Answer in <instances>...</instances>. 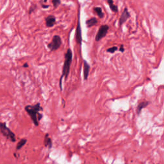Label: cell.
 Instances as JSON below:
<instances>
[{
  "label": "cell",
  "mask_w": 164,
  "mask_h": 164,
  "mask_svg": "<svg viewBox=\"0 0 164 164\" xmlns=\"http://www.w3.org/2000/svg\"><path fill=\"white\" fill-rule=\"evenodd\" d=\"M24 109L29 115V116L30 117L33 124L38 126L40 121L43 117L42 114L40 113V111L43 110L42 107L40 106V104L37 103L34 105H27L25 106Z\"/></svg>",
  "instance_id": "cell-1"
},
{
  "label": "cell",
  "mask_w": 164,
  "mask_h": 164,
  "mask_svg": "<svg viewBox=\"0 0 164 164\" xmlns=\"http://www.w3.org/2000/svg\"><path fill=\"white\" fill-rule=\"evenodd\" d=\"M73 51L72 50L69 48L67 50L66 53L65 54L64 56V65H63V68H62V76L60 78V87L61 90H62V80L63 78L65 77V79L67 80L69 76V74L70 73V65H71L72 64V61H73Z\"/></svg>",
  "instance_id": "cell-2"
},
{
  "label": "cell",
  "mask_w": 164,
  "mask_h": 164,
  "mask_svg": "<svg viewBox=\"0 0 164 164\" xmlns=\"http://www.w3.org/2000/svg\"><path fill=\"white\" fill-rule=\"evenodd\" d=\"M0 132L3 136L12 142H15L16 141L14 133L6 126L5 122H0Z\"/></svg>",
  "instance_id": "cell-3"
},
{
  "label": "cell",
  "mask_w": 164,
  "mask_h": 164,
  "mask_svg": "<svg viewBox=\"0 0 164 164\" xmlns=\"http://www.w3.org/2000/svg\"><path fill=\"white\" fill-rule=\"evenodd\" d=\"M62 41L60 36L58 35H55L53 36L51 42L48 44L47 47L49 48L51 51H55L58 50L62 46Z\"/></svg>",
  "instance_id": "cell-4"
},
{
  "label": "cell",
  "mask_w": 164,
  "mask_h": 164,
  "mask_svg": "<svg viewBox=\"0 0 164 164\" xmlns=\"http://www.w3.org/2000/svg\"><path fill=\"white\" fill-rule=\"evenodd\" d=\"M78 23H77V27L76 29V34H75V38L76 41L78 45L80 46H81L82 43V32H81V23H80V9L78 11Z\"/></svg>",
  "instance_id": "cell-5"
},
{
  "label": "cell",
  "mask_w": 164,
  "mask_h": 164,
  "mask_svg": "<svg viewBox=\"0 0 164 164\" xmlns=\"http://www.w3.org/2000/svg\"><path fill=\"white\" fill-rule=\"evenodd\" d=\"M109 29V27L106 24L101 26L99 28L98 33H97V34L96 35V38H95L96 41L98 42V41L101 40L103 38H104V37L106 35Z\"/></svg>",
  "instance_id": "cell-6"
},
{
  "label": "cell",
  "mask_w": 164,
  "mask_h": 164,
  "mask_svg": "<svg viewBox=\"0 0 164 164\" xmlns=\"http://www.w3.org/2000/svg\"><path fill=\"white\" fill-rule=\"evenodd\" d=\"M129 17H130V14L128 12V10L127 8H125L124 10H123L120 19H119V26L122 25Z\"/></svg>",
  "instance_id": "cell-7"
},
{
  "label": "cell",
  "mask_w": 164,
  "mask_h": 164,
  "mask_svg": "<svg viewBox=\"0 0 164 164\" xmlns=\"http://www.w3.org/2000/svg\"><path fill=\"white\" fill-rule=\"evenodd\" d=\"M45 22L47 28L53 27L56 24V17L53 15H49L45 18Z\"/></svg>",
  "instance_id": "cell-8"
},
{
  "label": "cell",
  "mask_w": 164,
  "mask_h": 164,
  "mask_svg": "<svg viewBox=\"0 0 164 164\" xmlns=\"http://www.w3.org/2000/svg\"><path fill=\"white\" fill-rule=\"evenodd\" d=\"M90 65L88 64V63L83 60V78L84 80H87L88 75H89V71H90Z\"/></svg>",
  "instance_id": "cell-9"
},
{
  "label": "cell",
  "mask_w": 164,
  "mask_h": 164,
  "mask_svg": "<svg viewBox=\"0 0 164 164\" xmlns=\"http://www.w3.org/2000/svg\"><path fill=\"white\" fill-rule=\"evenodd\" d=\"M44 146L48 147L49 149H51L53 146V144H52V140L51 139V138L49 135V134L46 133L45 135V137H44Z\"/></svg>",
  "instance_id": "cell-10"
},
{
  "label": "cell",
  "mask_w": 164,
  "mask_h": 164,
  "mask_svg": "<svg viewBox=\"0 0 164 164\" xmlns=\"http://www.w3.org/2000/svg\"><path fill=\"white\" fill-rule=\"evenodd\" d=\"M97 23H98V19H97V18L96 17H92L86 21L87 28H91L94 27Z\"/></svg>",
  "instance_id": "cell-11"
},
{
  "label": "cell",
  "mask_w": 164,
  "mask_h": 164,
  "mask_svg": "<svg viewBox=\"0 0 164 164\" xmlns=\"http://www.w3.org/2000/svg\"><path fill=\"white\" fill-rule=\"evenodd\" d=\"M149 103L148 101H142V102H140V103H139V105L137 106V114H140L142 110L144 108H146L148 105H149Z\"/></svg>",
  "instance_id": "cell-12"
},
{
  "label": "cell",
  "mask_w": 164,
  "mask_h": 164,
  "mask_svg": "<svg viewBox=\"0 0 164 164\" xmlns=\"http://www.w3.org/2000/svg\"><path fill=\"white\" fill-rule=\"evenodd\" d=\"M107 3L109 4L110 8L111 9V10L114 12V13H117L118 12V7L117 5H115L114 4V0H107Z\"/></svg>",
  "instance_id": "cell-13"
},
{
  "label": "cell",
  "mask_w": 164,
  "mask_h": 164,
  "mask_svg": "<svg viewBox=\"0 0 164 164\" xmlns=\"http://www.w3.org/2000/svg\"><path fill=\"white\" fill-rule=\"evenodd\" d=\"M94 11L96 13V14L98 15V16L99 18L102 19V18L104 17V13L103 12L102 9L101 8V7H99V6H96V7H94Z\"/></svg>",
  "instance_id": "cell-14"
},
{
  "label": "cell",
  "mask_w": 164,
  "mask_h": 164,
  "mask_svg": "<svg viewBox=\"0 0 164 164\" xmlns=\"http://www.w3.org/2000/svg\"><path fill=\"white\" fill-rule=\"evenodd\" d=\"M27 139H22L19 140V142L18 144H17V146H16V150H19L21 149L23 147L24 145L27 144Z\"/></svg>",
  "instance_id": "cell-15"
},
{
  "label": "cell",
  "mask_w": 164,
  "mask_h": 164,
  "mask_svg": "<svg viewBox=\"0 0 164 164\" xmlns=\"http://www.w3.org/2000/svg\"><path fill=\"white\" fill-rule=\"evenodd\" d=\"M52 3H53L54 9H57L61 4V0H52Z\"/></svg>",
  "instance_id": "cell-16"
},
{
  "label": "cell",
  "mask_w": 164,
  "mask_h": 164,
  "mask_svg": "<svg viewBox=\"0 0 164 164\" xmlns=\"http://www.w3.org/2000/svg\"><path fill=\"white\" fill-rule=\"evenodd\" d=\"M37 5H35V4L32 5L30 7H29V10H28L29 15H31L33 12H35V10L37 9Z\"/></svg>",
  "instance_id": "cell-17"
},
{
  "label": "cell",
  "mask_w": 164,
  "mask_h": 164,
  "mask_svg": "<svg viewBox=\"0 0 164 164\" xmlns=\"http://www.w3.org/2000/svg\"><path fill=\"white\" fill-rule=\"evenodd\" d=\"M118 49L119 48L117 46H113V47H111L109 48V49H107L106 51L110 53H114L115 51L118 50Z\"/></svg>",
  "instance_id": "cell-18"
},
{
  "label": "cell",
  "mask_w": 164,
  "mask_h": 164,
  "mask_svg": "<svg viewBox=\"0 0 164 164\" xmlns=\"http://www.w3.org/2000/svg\"><path fill=\"white\" fill-rule=\"evenodd\" d=\"M41 3V6H42V8L43 9H47V8H49V5H45V4H43L42 3Z\"/></svg>",
  "instance_id": "cell-19"
},
{
  "label": "cell",
  "mask_w": 164,
  "mask_h": 164,
  "mask_svg": "<svg viewBox=\"0 0 164 164\" xmlns=\"http://www.w3.org/2000/svg\"><path fill=\"white\" fill-rule=\"evenodd\" d=\"M119 51L121 52H124V45L123 44H121L120 48H119Z\"/></svg>",
  "instance_id": "cell-20"
},
{
  "label": "cell",
  "mask_w": 164,
  "mask_h": 164,
  "mask_svg": "<svg viewBox=\"0 0 164 164\" xmlns=\"http://www.w3.org/2000/svg\"><path fill=\"white\" fill-rule=\"evenodd\" d=\"M23 68H28V67H29V65L28 64V63L26 62V63H24V64H23Z\"/></svg>",
  "instance_id": "cell-21"
},
{
  "label": "cell",
  "mask_w": 164,
  "mask_h": 164,
  "mask_svg": "<svg viewBox=\"0 0 164 164\" xmlns=\"http://www.w3.org/2000/svg\"><path fill=\"white\" fill-rule=\"evenodd\" d=\"M43 1H44V3H46L47 0H43Z\"/></svg>",
  "instance_id": "cell-22"
}]
</instances>
